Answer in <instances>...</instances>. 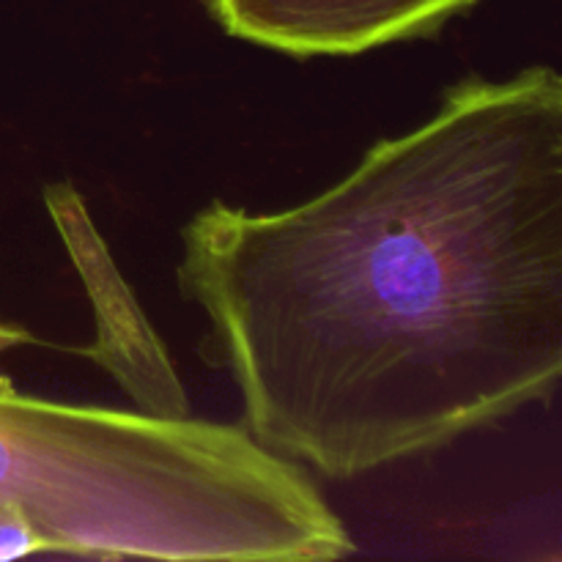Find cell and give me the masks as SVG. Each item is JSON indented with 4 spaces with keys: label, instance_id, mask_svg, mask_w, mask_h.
Masks as SVG:
<instances>
[{
    "label": "cell",
    "instance_id": "cell-3",
    "mask_svg": "<svg viewBox=\"0 0 562 562\" xmlns=\"http://www.w3.org/2000/svg\"><path fill=\"white\" fill-rule=\"evenodd\" d=\"M234 38L294 58L344 55L346 0H206Z\"/></svg>",
    "mask_w": 562,
    "mask_h": 562
},
{
    "label": "cell",
    "instance_id": "cell-5",
    "mask_svg": "<svg viewBox=\"0 0 562 562\" xmlns=\"http://www.w3.org/2000/svg\"><path fill=\"white\" fill-rule=\"evenodd\" d=\"M36 344L38 340L33 338L31 333H25L22 327H16V324H9V322H0V360H3L9 351L25 349V346H36ZM3 379H9V376L0 371V382H3Z\"/></svg>",
    "mask_w": 562,
    "mask_h": 562
},
{
    "label": "cell",
    "instance_id": "cell-2",
    "mask_svg": "<svg viewBox=\"0 0 562 562\" xmlns=\"http://www.w3.org/2000/svg\"><path fill=\"white\" fill-rule=\"evenodd\" d=\"M44 206L66 247L71 267L86 285L93 311V344L75 349L91 357L119 382L137 412L154 417H192L173 360L143 313L135 291L119 272L108 241L93 225L86 201L69 181L44 187Z\"/></svg>",
    "mask_w": 562,
    "mask_h": 562
},
{
    "label": "cell",
    "instance_id": "cell-4",
    "mask_svg": "<svg viewBox=\"0 0 562 562\" xmlns=\"http://www.w3.org/2000/svg\"><path fill=\"white\" fill-rule=\"evenodd\" d=\"M477 3L481 0H346V55L434 36Z\"/></svg>",
    "mask_w": 562,
    "mask_h": 562
},
{
    "label": "cell",
    "instance_id": "cell-1",
    "mask_svg": "<svg viewBox=\"0 0 562 562\" xmlns=\"http://www.w3.org/2000/svg\"><path fill=\"white\" fill-rule=\"evenodd\" d=\"M176 274L247 434L333 481L543 404L562 376V77H464L291 209L212 201Z\"/></svg>",
    "mask_w": 562,
    "mask_h": 562
}]
</instances>
